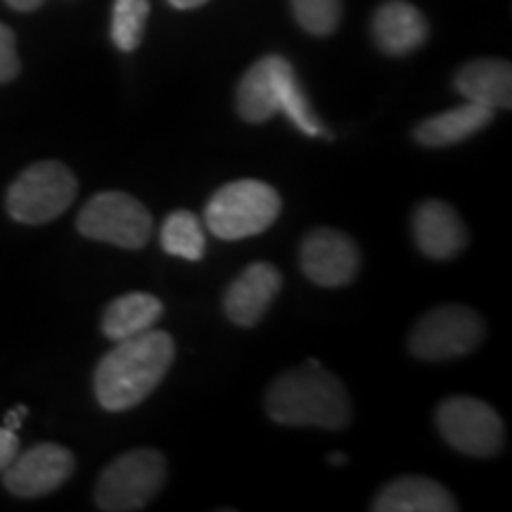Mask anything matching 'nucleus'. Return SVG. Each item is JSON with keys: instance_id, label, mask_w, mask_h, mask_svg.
I'll return each mask as SVG.
<instances>
[{"instance_id": "ddd939ff", "label": "nucleus", "mask_w": 512, "mask_h": 512, "mask_svg": "<svg viewBox=\"0 0 512 512\" xmlns=\"http://www.w3.org/2000/svg\"><path fill=\"white\" fill-rule=\"evenodd\" d=\"M413 235L418 249L437 261H448L467 247V228L451 204L425 200L413 211Z\"/></svg>"}, {"instance_id": "f8f14e48", "label": "nucleus", "mask_w": 512, "mask_h": 512, "mask_svg": "<svg viewBox=\"0 0 512 512\" xmlns=\"http://www.w3.org/2000/svg\"><path fill=\"white\" fill-rule=\"evenodd\" d=\"M280 287H283V275L278 268L266 261H256L247 266L223 294L226 316L240 328H254L266 316Z\"/></svg>"}, {"instance_id": "bb28decb", "label": "nucleus", "mask_w": 512, "mask_h": 512, "mask_svg": "<svg viewBox=\"0 0 512 512\" xmlns=\"http://www.w3.org/2000/svg\"><path fill=\"white\" fill-rule=\"evenodd\" d=\"M330 463L332 465H344V463H347V456H342V453H335V456H330Z\"/></svg>"}, {"instance_id": "0eeeda50", "label": "nucleus", "mask_w": 512, "mask_h": 512, "mask_svg": "<svg viewBox=\"0 0 512 512\" xmlns=\"http://www.w3.org/2000/svg\"><path fill=\"white\" fill-rule=\"evenodd\" d=\"M152 228H155V221L145 204L119 190L93 195L76 216V230L83 238L124 249L145 247Z\"/></svg>"}, {"instance_id": "a878e982", "label": "nucleus", "mask_w": 512, "mask_h": 512, "mask_svg": "<svg viewBox=\"0 0 512 512\" xmlns=\"http://www.w3.org/2000/svg\"><path fill=\"white\" fill-rule=\"evenodd\" d=\"M204 3H209V0H169L171 8H176V10H195Z\"/></svg>"}, {"instance_id": "9d476101", "label": "nucleus", "mask_w": 512, "mask_h": 512, "mask_svg": "<svg viewBox=\"0 0 512 512\" xmlns=\"http://www.w3.org/2000/svg\"><path fill=\"white\" fill-rule=\"evenodd\" d=\"M74 453L60 444H36L19 451L3 470V484L12 496L41 498L53 494L74 475Z\"/></svg>"}, {"instance_id": "412c9836", "label": "nucleus", "mask_w": 512, "mask_h": 512, "mask_svg": "<svg viewBox=\"0 0 512 512\" xmlns=\"http://www.w3.org/2000/svg\"><path fill=\"white\" fill-rule=\"evenodd\" d=\"M290 5L299 27L311 36L335 34L342 22V0H290Z\"/></svg>"}, {"instance_id": "39448f33", "label": "nucleus", "mask_w": 512, "mask_h": 512, "mask_svg": "<svg viewBox=\"0 0 512 512\" xmlns=\"http://www.w3.org/2000/svg\"><path fill=\"white\" fill-rule=\"evenodd\" d=\"M79 195V181L67 164L57 159L31 164L24 169L5 195L10 219L24 226H43L72 207Z\"/></svg>"}, {"instance_id": "9b49d317", "label": "nucleus", "mask_w": 512, "mask_h": 512, "mask_svg": "<svg viewBox=\"0 0 512 512\" xmlns=\"http://www.w3.org/2000/svg\"><path fill=\"white\" fill-rule=\"evenodd\" d=\"M299 264L309 280L320 287H344L354 283L361 268V252L347 233L335 228H316L299 249Z\"/></svg>"}, {"instance_id": "6ab92c4d", "label": "nucleus", "mask_w": 512, "mask_h": 512, "mask_svg": "<svg viewBox=\"0 0 512 512\" xmlns=\"http://www.w3.org/2000/svg\"><path fill=\"white\" fill-rule=\"evenodd\" d=\"M162 249L171 256L188 261H200L207 249L202 221L188 209H178L166 216L162 226Z\"/></svg>"}, {"instance_id": "20e7f679", "label": "nucleus", "mask_w": 512, "mask_h": 512, "mask_svg": "<svg viewBox=\"0 0 512 512\" xmlns=\"http://www.w3.org/2000/svg\"><path fill=\"white\" fill-rule=\"evenodd\" d=\"M280 209L283 200L273 185L242 178L211 195L204 209V223L219 240H245L271 228Z\"/></svg>"}, {"instance_id": "423d86ee", "label": "nucleus", "mask_w": 512, "mask_h": 512, "mask_svg": "<svg viewBox=\"0 0 512 512\" xmlns=\"http://www.w3.org/2000/svg\"><path fill=\"white\" fill-rule=\"evenodd\" d=\"M166 482V460L155 448H133L102 470L95 505L105 512L143 510Z\"/></svg>"}, {"instance_id": "393cba45", "label": "nucleus", "mask_w": 512, "mask_h": 512, "mask_svg": "<svg viewBox=\"0 0 512 512\" xmlns=\"http://www.w3.org/2000/svg\"><path fill=\"white\" fill-rule=\"evenodd\" d=\"M12 10L17 12H34L43 5V0H5Z\"/></svg>"}, {"instance_id": "6e6552de", "label": "nucleus", "mask_w": 512, "mask_h": 512, "mask_svg": "<svg viewBox=\"0 0 512 512\" xmlns=\"http://www.w3.org/2000/svg\"><path fill=\"white\" fill-rule=\"evenodd\" d=\"M486 325L477 311L460 304H444L427 311L411 332L408 349L430 363L453 361L472 354L484 342Z\"/></svg>"}, {"instance_id": "4be33fe9", "label": "nucleus", "mask_w": 512, "mask_h": 512, "mask_svg": "<svg viewBox=\"0 0 512 512\" xmlns=\"http://www.w3.org/2000/svg\"><path fill=\"white\" fill-rule=\"evenodd\" d=\"M19 72H22V62L17 55L15 31L0 22V83L15 81Z\"/></svg>"}, {"instance_id": "7ed1b4c3", "label": "nucleus", "mask_w": 512, "mask_h": 512, "mask_svg": "<svg viewBox=\"0 0 512 512\" xmlns=\"http://www.w3.org/2000/svg\"><path fill=\"white\" fill-rule=\"evenodd\" d=\"M235 102L238 114L249 124H264L275 112H283L306 136H330L313 114L294 67L280 55L261 57L247 69L235 91Z\"/></svg>"}, {"instance_id": "b1692460", "label": "nucleus", "mask_w": 512, "mask_h": 512, "mask_svg": "<svg viewBox=\"0 0 512 512\" xmlns=\"http://www.w3.org/2000/svg\"><path fill=\"white\" fill-rule=\"evenodd\" d=\"M27 413H29V408L27 406H17L15 411H10L8 415H5V427H8V430H19V427H22V420L27 418Z\"/></svg>"}, {"instance_id": "a211bd4d", "label": "nucleus", "mask_w": 512, "mask_h": 512, "mask_svg": "<svg viewBox=\"0 0 512 512\" xmlns=\"http://www.w3.org/2000/svg\"><path fill=\"white\" fill-rule=\"evenodd\" d=\"M164 316V304L150 292H128L114 299L102 313L100 328L107 339L121 342V339L136 337L140 332L152 330L157 320Z\"/></svg>"}, {"instance_id": "f03ea898", "label": "nucleus", "mask_w": 512, "mask_h": 512, "mask_svg": "<svg viewBox=\"0 0 512 512\" xmlns=\"http://www.w3.org/2000/svg\"><path fill=\"white\" fill-rule=\"evenodd\" d=\"M266 413L278 425L344 430L351 422V401L339 377L318 361L287 370L266 394Z\"/></svg>"}, {"instance_id": "dca6fc26", "label": "nucleus", "mask_w": 512, "mask_h": 512, "mask_svg": "<svg viewBox=\"0 0 512 512\" xmlns=\"http://www.w3.org/2000/svg\"><path fill=\"white\" fill-rule=\"evenodd\" d=\"M453 83L467 102L484 105L494 112L512 107V67L508 60L467 62L460 67Z\"/></svg>"}, {"instance_id": "4468645a", "label": "nucleus", "mask_w": 512, "mask_h": 512, "mask_svg": "<svg viewBox=\"0 0 512 512\" xmlns=\"http://www.w3.org/2000/svg\"><path fill=\"white\" fill-rule=\"evenodd\" d=\"M430 36V24L413 3L387 0L373 15V38L384 55L403 57L422 48Z\"/></svg>"}, {"instance_id": "aec40b11", "label": "nucleus", "mask_w": 512, "mask_h": 512, "mask_svg": "<svg viewBox=\"0 0 512 512\" xmlns=\"http://www.w3.org/2000/svg\"><path fill=\"white\" fill-rule=\"evenodd\" d=\"M150 0H114L112 41L121 53H133L145 36Z\"/></svg>"}, {"instance_id": "f3484780", "label": "nucleus", "mask_w": 512, "mask_h": 512, "mask_svg": "<svg viewBox=\"0 0 512 512\" xmlns=\"http://www.w3.org/2000/svg\"><path fill=\"white\" fill-rule=\"evenodd\" d=\"M491 121H494V110L475 105V102H465V105L441 112L437 117L422 119L415 126L413 138L425 147L458 145L489 126Z\"/></svg>"}, {"instance_id": "5701e85b", "label": "nucleus", "mask_w": 512, "mask_h": 512, "mask_svg": "<svg viewBox=\"0 0 512 512\" xmlns=\"http://www.w3.org/2000/svg\"><path fill=\"white\" fill-rule=\"evenodd\" d=\"M19 437L15 430H8V427H0V472L8 467L15 456L19 453Z\"/></svg>"}, {"instance_id": "1a4fd4ad", "label": "nucleus", "mask_w": 512, "mask_h": 512, "mask_svg": "<svg viewBox=\"0 0 512 512\" xmlns=\"http://www.w3.org/2000/svg\"><path fill=\"white\" fill-rule=\"evenodd\" d=\"M437 427L444 441L470 458H491L503 448V420L489 403L472 396H451L437 408Z\"/></svg>"}, {"instance_id": "f257e3e1", "label": "nucleus", "mask_w": 512, "mask_h": 512, "mask_svg": "<svg viewBox=\"0 0 512 512\" xmlns=\"http://www.w3.org/2000/svg\"><path fill=\"white\" fill-rule=\"evenodd\" d=\"M174 358L176 342L164 330L152 328L121 339L95 368V399L110 413L131 411L162 384Z\"/></svg>"}, {"instance_id": "2eb2a0df", "label": "nucleus", "mask_w": 512, "mask_h": 512, "mask_svg": "<svg viewBox=\"0 0 512 512\" xmlns=\"http://www.w3.org/2000/svg\"><path fill=\"white\" fill-rule=\"evenodd\" d=\"M460 505L451 491L430 477L408 475L384 484L375 496V512H456Z\"/></svg>"}]
</instances>
